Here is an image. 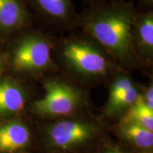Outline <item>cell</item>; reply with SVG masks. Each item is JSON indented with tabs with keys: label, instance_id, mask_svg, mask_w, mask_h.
<instances>
[{
	"label": "cell",
	"instance_id": "6da1fadb",
	"mask_svg": "<svg viewBox=\"0 0 153 153\" xmlns=\"http://www.w3.org/2000/svg\"><path fill=\"white\" fill-rule=\"evenodd\" d=\"M136 12L133 1L124 0L87 6L78 14L75 30L90 36L114 58L124 64L135 63L132 28Z\"/></svg>",
	"mask_w": 153,
	"mask_h": 153
},
{
	"label": "cell",
	"instance_id": "7a4b0ae2",
	"mask_svg": "<svg viewBox=\"0 0 153 153\" xmlns=\"http://www.w3.org/2000/svg\"><path fill=\"white\" fill-rule=\"evenodd\" d=\"M54 51L70 71L82 78H102L111 70V55L81 30L57 38Z\"/></svg>",
	"mask_w": 153,
	"mask_h": 153
},
{
	"label": "cell",
	"instance_id": "3957f363",
	"mask_svg": "<svg viewBox=\"0 0 153 153\" xmlns=\"http://www.w3.org/2000/svg\"><path fill=\"white\" fill-rule=\"evenodd\" d=\"M57 38L48 32L31 27L19 32L4 44L5 58L15 71L38 74L51 68Z\"/></svg>",
	"mask_w": 153,
	"mask_h": 153
},
{
	"label": "cell",
	"instance_id": "277c9868",
	"mask_svg": "<svg viewBox=\"0 0 153 153\" xmlns=\"http://www.w3.org/2000/svg\"><path fill=\"white\" fill-rule=\"evenodd\" d=\"M28 8L45 26L58 31L75 30L78 14L73 0H26Z\"/></svg>",
	"mask_w": 153,
	"mask_h": 153
},
{
	"label": "cell",
	"instance_id": "5b68a950",
	"mask_svg": "<svg viewBox=\"0 0 153 153\" xmlns=\"http://www.w3.org/2000/svg\"><path fill=\"white\" fill-rule=\"evenodd\" d=\"M43 85L45 94L34 104L38 112L53 116L66 115L71 113L79 103V91L70 84L50 79Z\"/></svg>",
	"mask_w": 153,
	"mask_h": 153
},
{
	"label": "cell",
	"instance_id": "8992f818",
	"mask_svg": "<svg viewBox=\"0 0 153 153\" xmlns=\"http://www.w3.org/2000/svg\"><path fill=\"white\" fill-rule=\"evenodd\" d=\"M33 19L26 0H0V43L33 26Z\"/></svg>",
	"mask_w": 153,
	"mask_h": 153
},
{
	"label": "cell",
	"instance_id": "52a82bcc",
	"mask_svg": "<svg viewBox=\"0 0 153 153\" xmlns=\"http://www.w3.org/2000/svg\"><path fill=\"white\" fill-rule=\"evenodd\" d=\"M132 44L136 60H150L152 58V10L137 11L132 28Z\"/></svg>",
	"mask_w": 153,
	"mask_h": 153
},
{
	"label": "cell",
	"instance_id": "ba28073f",
	"mask_svg": "<svg viewBox=\"0 0 153 153\" xmlns=\"http://www.w3.org/2000/svg\"><path fill=\"white\" fill-rule=\"evenodd\" d=\"M91 130L85 124L74 121H62L50 130V137L55 146L68 148L89 138Z\"/></svg>",
	"mask_w": 153,
	"mask_h": 153
},
{
	"label": "cell",
	"instance_id": "9c48e42d",
	"mask_svg": "<svg viewBox=\"0 0 153 153\" xmlns=\"http://www.w3.org/2000/svg\"><path fill=\"white\" fill-rule=\"evenodd\" d=\"M30 134L24 124L12 122L0 127V152H11L28 143Z\"/></svg>",
	"mask_w": 153,
	"mask_h": 153
},
{
	"label": "cell",
	"instance_id": "30bf717a",
	"mask_svg": "<svg viewBox=\"0 0 153 153\" xmlns=\"http://www.w3.org/2000/svg\"><path fill=\"white\" fill-rule=\"evenodd\" d=\"M25 92L19 84L9 79L0 80V114H9L22 109Z\"/></svg>",
	"mask_w": 153,
	"mask_h": 153
},
{
	"label": "cell",
	"instance_id": "8fae6325",
	"mask_svg": "<svg viewBox=\"0 0 153 153\" xmlns=\"http://www.w3.org/2000/svg\"><path fill=\"white\" fill-rule=\"evenodd\" d=\"M125 121L138 124L149 131H153V110L145 105L143 94H139L136 100L131 105Z\"/></svg>",
	"mask_w": 153,
	"mask_h": 153
},
{
	"label": "cell",
	"instance_id": "7c38bea8",
	"mask_svg": "<svg viewBox=\"0 0 153 153\" xmlns=\"http://www.w3.org/2000/svg\"><path fill=\"white\" fill-rule=\"evenodd\" d=\"M124 135L136 146L150 148L153 145V133L143 126L134 123H126L123 128Z\"/></svg>",
	"mask_w": 153,
	"mask_h": 153
},
{
	"label": "cell",
	"instance_id": "4fadbf2b",
	"mask_svg": "<svg viewBox=\"0 0 153 153\" xmlns=\"http://www.w3.org/2000/svg\"><path fill=\"white\" fill-rule=\"evenodd\" d=\"M138 94V89L135 85H133L127 91H124L121 94L108 101L110 108L118 109V108H123V107L131 106L136 100Z\"/></svg>",
	"mask_w": 153,
	"mask_h": 153
},
{
	"label": "cell",
	"instance_id": "5bb4252c",
	"mask_svg": "<svg viewBox=\"0 0 153 153\" xmlns=\"http://www.w3.org/2000/svg\"><path fill=\"white\" fill-rule=\"evenodd\" d=\"M135 85L131 78L124 74H120L113 81L110 89L109 101L127 91L130 88Z\"/></svg>",
	"mask_w": 153,
	"mask_h": 153
},
{
	"label": "cell",
	"instance_id": "9a60e30c",
	"mask_svg": "<svg viewBox=\"0 0 153 153\" xmlns=\"http://www.w3.org/2000/svg\"><path fill=\"white\" fill-rule=\"evenodd\" d=\"M143 96L145 105L151 110H153V87L152 85L149 86L145 91V94Z\"/></svg>",
	"mask_w": 153,
	"mask_h": 153
},
{
	"label": "cell",
	"instance_id": "2e32d148",
	"mask_svg": "<svg viewBox=\"0 0 153 153\" xmlns=\"http://www.w3.org/2000/svg\"><path fill=\"white\" fill-rule=\"evenodd\" d=\"M143 10H152L153 0H138Z\"/></svg>",
	"mask_w": 153,
	"mask_h": 153
},
{
	"label": "cell",
	"instance_id": "e0dca14e",
	"mask_svg": "<svg viewBox=\"0 0 153 153\" xmlns=\"http://www.w3.org/2000/svg\"><path fill=\"white\" fill-rule=\"evenodd\" d=\"M114 1V0H83V1L85 4H87V6L96 4L102 3V2H106V1Z\"/></svg>",
	"mask_w": 153,
	"mask_h": 153
},
{
	"label": "cell",
	"instance_id": "ac0fdd59",
	"mask_svg": "<svg viewBox=\"0 0 153 153\" xmlns=\"http://www.w3.org/2000/svg\"><path fill=\"white\" fill-rule=\"evenodd\" d=\"M5 63V57L4 53H2L1 51H0V72L3 70L4 66Z\"/></svg>",
	"mask_w": 153,
	"mask_h": 153
},
{
	"label": "cell",
	"instance_id": "d6986e66",
	"mask_svg": "<svg viewBox=\"0 0 153 153\" xmlns=\"http://www.w3.org/2000/svg\"><path fill=\"white\" fill-rule=\"evenodd\" d=\"M106 153H121L120 152H118L117 150H110L108 151H107Z\"/></svg>",
	"mask_w": 153,
	"mask_h": 153
},
{
	"label": "cell",
	"instance_id": "ffe728a7",
	"mask_svg": "<svg viewBox=\"0 0 153 153\" xmlns=\"http://www.w3.org/2000/svg\"><path fill=\"white\" fill-rule=\"evenodd\" d=\"M0 51H1V49H0Z\"/></svg>",
	"mask_w": 153,
	"mask_h": 153
}]
</instances>
